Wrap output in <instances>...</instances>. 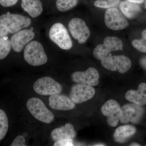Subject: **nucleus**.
Returning a JSON list of instances; mask_svg holds the SVG:
<instances>
[{
    "instance_id": "nucleus-29",
    "label": "nucleus",
    "mask_w": 146,
    "mask_h": 146,
    "mask_svg": "<svg viewBox=\"0 0 146 146\" xmlns=\"http://www.w3.org/2000/svg\"><path fill=\"white\" fill-rule=\"evenodd\" d=\"M9 33L8 30L4 25L0 24V39L5 38Z\"/></svg>"
},
{
    "instance_id": "nucleus-28",
    "label": "nucleus",
    "mask_w": 146,
    "mask_h": 146,
    "mask_svg": "<svg viewBox=\"0 0 146 146\" xmlns=\"http://www.w3.org/2000/svg\"><path fill=\"white\" fill-rule=\"evenodd\" d=\"M18 0H0V4L4 7H10L15 5Z\"/></svg>"
},
{
    "instance_id": "nucleus-14",
    "label": "nucleus",
    "mask_w": 146,
    "mask_h": 146,
    "mask_svg": "<svg viewBox=\"0 0 146 146\" xmlns=\"http://www.w3.org/2000/svg\"><path fill=\"white\" fill-rule=\"evenodd\" d=\"M34 36L32 28L21 30L15 33L11 37V47L15 52H21L25 46L32 40Z\"/></svg>"
},
{
    "instance_id": "nucleus-22",
    "label": "nucleus",
    "mask_w": 146,
    "mask_h": 146,
    "mask_svg": "<svg viewBox=\"0 0 146 146\" xmlns=\"http://www.w3.org/2000/svg\"><path fill=\"white\" fill-rule=\"evenodd\" d=\"M78 3V0H57L56 6L59 11L65 12L74 7Z\"/></svg>"
},
{
    "instance_id": "nucleus-24",
    "label": "nucleus",
    "mask_w": 146,
    "mask_h": 146,
    "mask_svg": "<svg viewBox=\"0 0 146 146\" xmlns=\"http://www.w3.org/2000/svg\"><path fill=\"white\" fill-rule=\"evenodd\" d=\"M120 1V0H97L94 5L99 8L109 9L117 6Z\"/></svg>"
},
{
    "instance_id": "nucleus-9",
    "label": "nucleus",
    "mask_w": 146,
    "mask_h": 146,
    "mask_svg": "<svg viewBox=\"0 0 146 146\" xmlns=\"http://www.w3.org/2000/svg\"><path fill=\"white\" fill-rule=\"evenodd\" d=\"M144 112L143 108L140 106L134 103L126 104L121 108L119 121L123 124L129 122L138 123L142 119Z\"/></svg>"
},
{
    "instance_id": "nucleus-35",
    "label": "nucleus",
    "mask_w": 146,
    "mask_h": 146,
    "mask_svg": "<svg viewBox=\"0 0 146 146\" xmlns=\"http://www.w3.org/2000/svg\"><path fill=\"white\" fill-rule=\"evenodd\" d=\"M145 8L146 9V0L145 1Z\"/></svg>"
},
{
    "instance_id": "nucleus-8",
    "label": "nucleus",
    "mask_w": 146,
    "mask_h": 146,
    "mask_svg": "<svg viewBox=\"0 0 146 146\" xmlns=\"http://www.w3.org/2000/svg\"><path fill=\"white\" fill-rule=\"evenodd\" d=\"M103 67L109 70H118L121 74L127 72L131 67V61L129 58L124 55L107 56L101 60Z\"/></svg>"
},
{
    "instance_id": "nucleus-7",
    "label": "nucleus",
    "mask_w": 146,
    "mask_h": 146,
    "mask_svg": "<svg viewBox=\"0 0 146 146\" xmlns=\"http://www.w3.org/2000/svg\"><path fill=\"white\" fill-rule=\"evenodd\" d=\"M104 21L106 27L112 30H121L129 26L124 14L116 7L108 9L105 13Z\"/></svg>"
},
{
    "instance_id": "nucleus-34",
    "label": "nucleus",
    "mask_w": 146,
    "mask_h": 146,
    "mask_svg": "<svg viewBox=\"0 0 146 146\" xmlns=\"http://www.w3.org/2000/svg\"><path fill=\"white\" fill-rule=\"evenodd\" d=\"M95 146H104V144H97L96 145H95Z\"/></svg>"
},
{
    "instance_id": "nucleus-2",
    "label": "nucleus",
    "mask_w": 146,
    "mask_h": 146,
    "mask_svg": "<svg viewBox=\"0 0 146 146\" xmlns=\"http://www.w3.org/2000/svg\"><path fill=\"white\" fill-rule=\"evenodd\" d=\"M27 107L31 114L40 121L49 124L54 120V115L38 98H32L28 100Z\"/></svg>"
},
{
    "instance_id": "nucleus-25",
    "label": "nucleus",
    "mask_w": 146,
    "mask_h": 146,
    "mask_svg": "<svg viewBox=\"0 0 146 146\" xmlns=\"http://www.w3.org/2000/svg\"><path fill=\"white\" fill-rule=\"evenodd\" d=\"M142 39H136L132 42L133 47L141 52L146 53V30L143 31L142 34Z\"/></svg>"
},
{
    "instance_id": "nucleus-15",
    "label": "nucleus",
    "mask_w": 146,
    "mask_h": 146,
    "mask_svg": "<svg viewBox=\"0 0 146 146\" xmlns=\"http://www.w3.org/2000/svg\"><path fill=\"white\" fill-rule=\"evenodd\" d=\"M49 105L53 109L57 110H71L76 107V104L70 98L59 94L51 96L49 98Z\"/></svg>"
},
{
    "instance_id": "nucleus-26",
    "label": "nucleus",
    "mask_w": 146,
    "mask_h": 146,
    "mask_svg": "<svg viewBox=\"0 0 146 146\" xmlns=\"http://www.w3.org/2000/svg\"><path fill=\"white\" fill-rule=\"evenodd\" d=\"M54 146H74L73 139H65L58 140L55 141Z\"/></svg>"
},
{
    "instance_id": "nucleus-31",
    "label": "nucleus",
    "mask_w": 146,
    "mask_h": 146,
    "mask_svg": "<svg viewBox=\"0 0 146 146\" xmlns=\"http://www.w3.org/2000/svg\"><path fill=\"white\" fill-rule=\"evenodd\" d=\"M141 63L143 67L146 69V57L143 58L141 59Z\"/></svg>"
},
{
    "instance_id": "nucleus-19",
    "label": "nucleus",
    "mask_w": 146,
    "mask_h": 146,
    "mask_svg": "<svg viewBox=\"0 0 146 146\" xmlns=\"http://www.w3.org/2000/svg\"><path fill=\"white\" fill-rule=\"evenodd\" d=\"M136 131V128L133 126H121L115 130L113 136L116 142L123 143L128 138L133 136Z\"/></svg>"
},
{
    "instance_id": "nucleus-36",
    "label": "nucleus",
    "mask_w": 146,
    "mask_h": 146,
    "mask_svg": "<svg viewBox=\"0 0 146 146\" xmlns=\"http://www.w3.org/2000/svg\"></svg>"
},
{
    "instance_id": "nucleus-17",
    "label": "nucleus",
    "mask_w": 146,
    "mask_h": 146,
    "mask_svg": "<svg viewBox=\"0 0 146 146\" xmlns=\"http://www.w3.org/2000/svg\"><path fill=\"white\" fill-rule=\"evenodd\" d=\"M76 136V132L74 126L70 123L54 129L51 133V138L54 141L61 139H73Z\"/></svg>"
},
{
    "instance_id": "nucleus-16",
    "label": "nucleus",
    "mask_w": 146,
    "mask_h": 146,
    "mask_svg": "<svg viewBox=\"0 0 146 146\" xmlns=\"http://www.w3.org/2000/svg\"><path fill=\"white\" fill-rule=\"evenodd\" d=\"M125 98L127 100L140 106L146 104V84H139L137 91L129 90L126 93Z\"/></svg>"
},
{
    "instance_id": "nucleus-33",
    "label": "nucleus",
    "mask_w": 146,
    "mask_h": 146,
    "mask_svg": "<svg viewBox=\"0 0 146 146\" xmlns=\"http://www.w3.org/2000/svg\"><path fill=\"white\" fill-rule=\"evenodd\" d=\"M28 134L26 132H24L23 133V136H24L25 137H27V136Z\"/></svg>"
},
{
    "instance_id": "nucleus-21",
    "label": "nucleus",
    "mask_w": 146,
    "mask_h": 146,
    "mask_svg": "<svg viewBox=\"0 0 146 146\" xmlns=\"http://www.w3.org/2000/svg\"><path fill=\"white\" fill-rule=\"evenodd\" d=\"M8 119L5 112L0 109V141L5 137L8 130Z\"/></svg>"
},
{
    "instance_id": "nucleus-10",
    "label": "nucleus",
    "mask_w": 146,
    "mask_h": 146,
    "mask_svg": "<svg viewBox=\"0 0 146 146\" xmlns=\"http://www.w3.org/2000/svg\"><path fill=\"white\" fill-rule=\"evenodd\" d=\"M68 27L73 38L80 44L85 43L90 36L89 28L84 21L80 18L72 19L69 22Z\"/></svg>"
},
{
    "instance_id": "nucleus-4",
    "label": "nucleus",
    "mask_w": 146,
    "mask_h": 146,
    "mask_svg": "<svg viewBox=\"0 0 146 146\" xmlns=\"http://www.w3.org/2000/svg\"><path fill=\"white\" fill-rule=\"evenodd\" d=\"M49 35L51 41L62 49L70 50L72 47L70 36L63 24H54L50 29Z\"/></svg>"
},
{
    "instance_id": "nucleus-27",
    "label": "nucleus",
    "mask_w": 146,
    "mask_h": 146,
    "mask_svg": "<svg viewBox=\"0 0 146 146\" xmlns=\"http://www.w3.org/2000/svg\"><path fill=\"white\" fill-rule=\"evenodd\" d=\"M26 140L25 137L22 135H19L15 138L11 146H25Z\"/></svg>"
},
{
    "instance_id": "nucleus-18",
    "label": "nucleus",
    "mask_w": 146,
    "mask_h": 146,
    "mask_svg": "<svg viewBox=\"0 0 146 146\" xmlns=\"http://www.w3.org/2000/svg\"><path fill=\"white\" fill-rule=\"evenodd\" d=\"M21 6L33 18L40 16L43 12L42 3L40 0H22Z\"/></svg>"
},
{
    "instance_id": "nucleus-12",
    "label": "nucleus",
    "mask_w": 146,
    "mask_h": 146,
    "mask_svg": "<svg viewBox=\"0 0 146 146\" xmlns=\"http://www.w3.org/2000/svg\"><path fill=\"white\" fill-rule=\"evenodd\" d=\"M101 112L107 117L108 124L112 127L117 125L120 120L121 108L118 102L114 100L108 101L102 106Z\"/></svg>"
},
{
    "instance_id": "nucleus-3",
    "label": "nucleus",
    "mask_w": 146,
    "mask_h": 146,
    "mask_svg": "<svg viewBox=\"0 0 146 146\" xmlns=\"http://www.w3.org/2000/svg\"><path fill=\"white\" fill-rule=\"evenodd\" d=\"M30 18L19 14L7 13L0 16V24L7 28L9 33H15L31 25Z\"/></svg>"
},
{
    "instance_id": "nucleus-32",
    "label": "nucleus",
    "mask_w": 146,
    "mask_h": 146,
    "mask_svg": "<svg viewBox=\"0 0 146 146\" xmlns=\"http://www.w3.org/2000/svg\"><path fill=\"white\" fill-rule=\"evenodd\" d=\"M130 146H140V145H139V144H137V143H133V144H131V145H130Z\"/></svg>"
},
{
    "instance_id": "nucleus-13",
    "label": "nucleus",
    "mask_w": 146,
    "mask_h": 146,
    "mask_svg": "<svg viewBox=\"0 0 146 146\" xmlns=\"http://www.w3.org/2000/svg\"><path fill=\"white\" fill-rule=\"evenodd\" d=\"M99 78V73L93 68H89L84 72H75L72 75L74 82L92 86L98 84Z\"/></svg>"
},
{
    "instance_id": "nucleus-30",
    "label": "nucleus",
    "mask_w": 146,
    "mask_h": 146,
    "mask_svg": "<svg viewBox=\"0 0 146 146\" xmlns=\"http://www.w3.org/2000/svg\"><path fill=\"white\" fill-rule=\"evenodd\" d=\"M131 2L135 3H141L143 2L145 0H126Z\"/></svg>"
},
{
    "instance_id": "nucleus-23",
    "label": "nucleus",
    "mask_w": 146,
    "mask_h": 146,
    "mask_svg": "<svg viewBox=\"0 0 146 146\" xmlns=\"http://www.w3.org/2000/svg\"><path fill=\"white\" fill-rule=\"evenodd\" d=\"M11 45L6 37L0 39V60L4 59L10 52Z\"/></svg>"
},
{
    "instance_id": "nucleus-6",
    "label": "nucleus",
    "mask_w": 146,
    "mask_h": 146,
    "mask_svg": "<svg viewBox=\"0 0 146 146\" xmlns=\"http://www.w3.org/2000/svg\"><path fill=\"white\" fill-rule=\"evenodd\" d=\"M123 43L121 39L115 36H107L104 40V44L97 46L93 54L98 60H101L112 51L122 50Z\"/></svg>"
},
{
    "instance_id": "nucleus-20",
    "label": "nucleus",
    "mask_w": 146,
    "mask_h": 146,
    "mask_svg": "<svg viewBox=\"0 0 146 146\" xmlns=\"http://www.w3.org/2000/svg\"><path fill=\"white\" fill-rule=\"evenodd\" d=\"M120 9L124 15L128 18H134L141 11V8L137 3L127 1L120 3Z\"/></svg>"
},
{
    "instance_id": "nucleus-1",
    "label": "nucleus",
    "mask_w": 146,
    "mask_h": 146,
    "mask_svg": "<svg viewBox=\"0 0 146 146\" xmlns=\"http://www.w3.org/2000/svg\"><path fill=\"white\" fill-rule=\"evenodd\" d=\"M24 56L27 63L33 66L44 65L48 61L43 46L36 41H32L27 45L24 50Z\"/></svg>"
},
{
    "instance_id": "nucleus-11",
    "label": "nucleus",
    "mask_w": 146,
    "mask_h": 146,
    "mask_svg": "<svg viewBox=\"0 0 146 146\" xmlns=\"http://www.w3.org/2000/svg\"><path fill=\"white\" fill-rule=\"evenodd\" d=\"M95 93V89L92 86L78 84L72 87L70 97L75 104H79L91 99Z\"/></svg>"
},
{
    "instance_id": "nucleus-5",
    "label": "nucleus",
    "mask_w": 146,
    "mask_h": 146,
    "mask_svg": "<svg viewBox=\"0 0 146 146\" xmlns=\"http://www.w3.org/2000/svg\"><path fill=\"white\" fill-rule=\"evenodd\" d=\"M33 88L36 94L44 96L59 94L62 91L60 84L48 76L38 79L33 84Z\"/></svg>"
}]
</instances>
